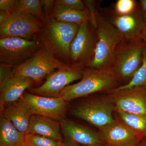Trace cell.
Listing matches in <instances>:
<instances>
[{
  "instance_id": "e0dca14e",
  "label": "cell",
  "mask_w": 146,
  "mask_h": 146,
  "mask_svg": "<svg viewBox=\"0 0 146 146\" xmlns=\"http://www.w3.org/2000/svg\"><path fill=\"white\" fill-rule=\"evenodd\" d=\"M1 115L9 120L22 133L26 134L32 113L25 100L20 99L4 108Z\"/></svg>"
},
{
  "instance_id": "603a6c76",
  "label": "cell",
  "mask_w": 146,
  "mask_h": 146,
  "mask_svg": "<svg viewBox=\"0 0 146 146\" xmlns=\"http://www.w3.org/2000/svg\"><path fill=\"white\" fill-rule=\"evenodd\" d=\"M18 11L30 13L43 23L45 21L40 0H18Z\"/></svg>"
},
{
  "instance_id": "e575fe53",
  "label": "cell",
  "mask_w": 146,
  "mask_h": 146,
  "mask_svg": "<svg viewBox=\"0 0 146 146\" xmlns=\"http://www.w3.org/2000/svg\"><path fill=\"white\" fill-rule=\"evenodd\" d=\"M94 146H112L110 145H108V144L104 143L101 144V145H96Z\"/></svg>"
},
{
  "instance_id": "ba28073f",
  "label": "cell",
  "mask_w": 146,
  "mask_h": 146,
  "mask_svg": "<svg viewBox=\"0 0 146 146\" xmlns=\"http://www.w3.org/2000/svg\"><path fill=\"white\" fill-rule=\"evenodd\" d=\"M68 65L55 58L42 47L26 62L13 67V72L15 75L29 78L38 83L50 73Z\"/></svg>"
},
{
  "instance_id": "1f68e13d",
  "label": "cell",
  "mask_w": 146,
  "mask_h": 146,
  "mask_svg": "<svg viewBox=\"0 0 146 146\" xmlns=\"http://www.w3.org/2000/svg\"><path fill=\"white\" fill-rule=\"evenodd\" d=\"M62 146H79L69 141L64 140Z\"/></svg>"
},
{
  "instance_id": "f546056e",
  "label": "cell",
  "mask_w": 146,
  "mask_h": 146,
  "mask_svg": "<svg viewBox=\"0 0 146 146\" xmlns=\"http://www.w3.org/2000/svg\"><path fill=\"white\" fill-rule=\"evenodd\" d=\"M42 9L45 20L49 18L50 15L54 5L53 0H41Z\"/></svg>"
},
{
  "instance_id": "484cf974",
  "label": "cell",
  "mask_w": 146,
  "mask_h": 146,
  "mask_svg": "<svg viewBox=\"0 0 146 146\" xmlns=\"http://www.w3.org/2000/svg\"><path fill=\"white\" fill-rule=\"evenodd\" d=\"M54 5L62 6L77 10L87 9L83 1L82 0H56L54 1Z\"/></svg>"
},
{
  "instance_id": "ffe728a7",
  "label": "cell",
  "mask_w": 146,
  "mask_h": 146,
  "mask_svg": "<svg viewBox=\"0 0 146 146\" xmlns=\"http://www.w3.org/2000/svg\"><path fill=\"white\" fill-rule=\"evenodd\" d=\"M25 135L18 131L9 120L1 115L0 146L25 145Z\"/></svg>"
},
{
  "instance_id": "836d02e7",
  "label": "cell",
  "mask_w": 146,
  "mask_h": 146,
  "mask_svg": "<svg viewBox=\"0 0 146 146\" xmlns=\"http://www.w3.org/2000/svg\"><path fill=\"white\" fill-rule=\"evenodd\" d=\"M134 146H146V142L145 141H142L139 142L138 144Z\"/></svg>"
},
{
  "instance_id": "f1b7e54d",
  "label": "cell",
  "mask_w": 146,
  "mask_h": 146,
  "mask_svg": "<svg viewBox=\"0 0 146 146\" xmlns=\"http://www.w3.org/2000/svg\"><path fill=\"white\" fill-rule=\"evenodd\" d=\"M91 16V23L94 28L96 27V16L97 11V1L93 0L83 1Z\"/></svg>"
},
{
  "instance_id": "5b68a950",
  "label": "cell",
  "mask_w": 146,
  "mask_h": 146,
  "mask_svg": "<svg viewBox=\"0 0 146 146\" xmlns=\"http://www.w3.org/2000/svg\"><path fill=\"white\" fill-rule=\"evenodd\" d=\"M43 23L35 16L24 11L9 13L0 11V37L35 38Z\"/></svg>"
},
{
  "instance_id": "44dd1931",
  "label": "cell",
  "mask_w": 146,
  "mask_h": 146,
  "mask_svg": "<svg viewBox=\"0 0 146 146\" xmlns=\"http://www.w3.org/2000/svg\"><path fill=\"white\" fill-rule=\"evenodd\" d=\"M146 87V45L145 44L142 52V63L141 67L129 82L108 91V93L124 91L137 87Z\"/></svg>"
},
{
  "instance_id": "3957f363",
  "label": "cell",
  "mask_w": 146,
  "mask_h": 146,
  "mask_svg": "<svg viewBox=\"0 0 146 146\" xmlns=\"http://www.w3.org/2000/svg\"><path fill=\"white\" fill-rule=\"evenodd\" d=\"M119 82L111 69L98 70L86 68L83 77L77 83L66 86L60 97L68 102L100 91H108L118 87Z\"/></svg>"
},
{
  "instance_id": "d6986e66",
  "label": "cell",
  "mask_w": 146,
  "mask_h": 146,
  "mask_svg": "<svg viewBox=\"0 0 146 146\" xmlns=\"http://www.w3.org/2000/svg\"><path fill=\"white\" fill-rule=\"evenodd\" d=\"M49 18L80 26L91 21V15L87 9L85 10H77L60 5H54Z\"/></svg>"
},
{
  "instance_id": "83f0119b",
  "label": "cell",
  "mask_w": 146,
  "mask_h": 146,
  "mask_svg": "<svg viewBox=\"0 0 146 146\" xmlns=\"http://www.w3.org/2000/svg\"><path fill=\"white\" fill-rule=\"evenodd\" d=\"M18 0H0V11L9 13L18 11Z\"/></svg>"
},
{
  "instance_id": "d6a6232c",
  "label": "cell",
  "mask_w": 146,
  "mask_h": 146,
  "mask_svg": "<svg viewBox=\"0 0 146 146\" xmlns=\"http://www.w3.org/2000/svg\"><path fill=\"white\" fill-rule=\"evenodd\" d=\"M142 38L146 45V23L144 27L143 31V34H142Z\"/></svg>"
},
{
  "instance_id": "5bb4252c",
  "label": "cell",
  "mask_w": 146,
  "mask_h": 146,
  "mask_svg": "<svg viewBox=\"0 0 146 146\" xmlns=\"http://www.w3.org/2000/svg\"><path fill=\"white\" fill-rule=\"evenodd\" d=\"M105 18L117 30L122 39H142L146 22L141 8L130 15L118 16L113 12Z\"/></svg>"
},
{
  "instance_id": "4316f807",
  "label": "cell",
  "mask_w": 146,
  "mask_h": 146,
  "mask_svg": "<svg viewBox=\"0 0 146 146\" xmlns=\"http://www.w3.org/2000/svg\"><path fill=\"white\" fill-rule=\"evenodd\" d=\"M15 76L13 67L1 63L0 64V85Z\"/></svg>"
},
{
  "instance_id": "9a60e30c",
  "label": "cell",
  "mask_w": 146,
  "mask_h": 146,
  "mask_svg": "<svg viewBox=\"0 0 146 146\" xmlns=\"http://www.w3.org/2000/svg\"><path fill=\"white\" fill-rule=\"evenodd\" d=\"M65 140L79 146H94L104 144L99 133L69 120L60 121Z\"/></svg>"
},
{
  "instance_id": "7c38bea8",
  "label": "cell",
  "mask_w": 146,
  "mask_h": 146,
  "mask_svg": "<svg viewBox=\"0 0 146 146\" xmlns=\"http://www.w3.org/2000/svg\"><path fill=\"white\" fill-rule=\"evenodd\" d=\"M116 111L141 115L146 118V87L109 93Z\"/></svg>"
},
{
  "instance_id": "52a82bcc",
  "label": "cell",
  "mask_w": 146,
  "mask_h": 146,
  "mask_svg": "<svg viewBox=\"0 0 146 146\" xmlns=\"http://www.w3.org/2000/svg\"><path fill=\"white\" fill-rule=\"evenodd\" d=\"M42 47L36 38H2L0 39V62L13 67L19 66L31 58Z\"/></svg>"
},
{
  "instance_id": "2e32d148",
  "label": "cell",
  "mask_w": 146,
  "mask_h": 146,
  "mask_svg": "<svg viewBox=\"0 0 146 146\" xmlns=\"http://www.w3.org/2000/svg\"><path fill=\"white\" fill-rule=\"evenodd\" d=\"M32 79L15 75L0 85V109L17 101L22 98L28 89H31L34 83Z\"/></svg>"
},
{
  "instance_id": "d590c367",
  "label": "cell",
  "mask_w": 146,
  "mask_h": 146,
  "mask_svg": "<svg viewBox=\"0 0 146 146\" xmlns=\"http://www.w3.org/2000/svg\"><path fill=\"white\" fill-rule=\"evenodd\" d=\"M26 146V145H24V146Z\"/></svg>"
},
{
  "instance_id": "7402d4cb",
  "label": "cell",
  "mask_w": 146,
  "mask_h": 146,
  "mask_svg": "<svg viewBox=\"0 0 146 146\" xmlns=\"http://www.w3.org/2000/svg\"><path fill=\"white\" fill-rule=\"evenodd\" d=\"M120 121L133 130L146 136V118L141 115L117 111Z\"/></svg>"
},
{
  "instance_id": "7a4b0ae2",
  "label": "cell",
  "mask_w": 146,
  "mask_h": 146,
  "mask_svg": "<svg viewBox=\"0 0 146 146\" xmlns=\"http://www.w3.org/2000/svg\"><path fill=\"white\" fill-rule=\"evenodd\" d=\"M96 21V44L94 58L88 68L110 70L115 49L122 37L116 28L98 10Z\"/></svg>"
},
{
  "instance_id": "ac0fdd59",
  "label": "cell",
  "mask_w": 146,
  "mask_h": 146,
  "mask_svg": "<svg viewBox=\"0 0 146 146\" xmlns=\"http://www.w3.org/2000/svg\"><path fill=\"white\" fill-rule=\"evenodd\" d=\"M60 130V121L44 116L33 115L30 118L26 134L39 135L63 142Z\"/></svg>"
},
{
  "instance_id": "277c9868",
  "label": "cell",
  "mask_w": 146,
  "mask_h": 146,
  "mask_svg": "<svg viewBox=\"0 0 146 146\" xmlns=\"http://www.w3.org/2000/svg\"><path fill=\"white\" fill-rule=\"evenodd\" d=\"M145 44L143 39H122L118 44L110 69L118 82L125 84L131 80L142 64V52Z\"/></svg>"
},
{
  "instance_id": "4fadbf2b",
  "label": "cell",
  "mask_w": 146,
  "mask_h": 146,
  "mask_svg": "<svg viewBox=\"0 0 146 146\" xmlns=\"http://www.w3.org/2000/svg\"><path fill=\"white\" fill-rule=\"evenodd\" d=\"M99 133L105 143L112 146H134L144 137L120 120H115L100 129Z\"/></svg>"
},
{
  "instance_id": "6da1fadb",
  "label": "cell",
  "mask_w": 146,
  "mask_h": 146,
  "mask_svg": "<svg viewBox=\"0 0 146 146\" xmlns=\"http://www.w3.org/2000/svg\"><path fill=\"white\" fill-rule=\"evenodd\" d=\"M80 25L49 18L43 23L35 38L48 52L62 63L71 65L70 49Z\"/></svg>"
},
{
  "instance_id": "d4e9b609",
  "label": "cell",
  "mask_w": 146,
  "mask_h": 146,
  "mask_svg": "<svg viewBox=\"0 0 146 146\" xmlns=\"http://www.w3.org/2000/svg\"><path fill=\"white\" fill-rule=\"evenodd\" d=\"M63 142L39 135H25V145L27 146H62Z\"/></svg>"
},
{
  "instance_id": "9c48e42d",
  "label": "cell",
  "mask_w": 146,
  "mask_h": 146,
  "mask_svg": "<svg viewBox=\"0 0 146 146\" xmlns=\"http://www.w3.org/2000/svg\"><path fill=\"white\" fill-rule=\"evenodd\" d=\"M96 42V29L91 22L80 26L70 49L71 65L82 69L88 68L94 57Z\"/></svg>"
},
{
  "instance_id": "30bf717a",
  "label": "cell",
  "mask_w": 146,
  "mask_h": 146,
  "mask_svg": "<svg viewBox=\"0 0 146 146\" xmlns=\"http://www.w3.org/2000/svg\"><path fill=\"white\" fill-rule=\"evenodd\" d=\"M83 70L71 65L57 69L47 76L46 81L41 86L29 89L30 93L41 96L59 98L60 92L66 86L82 78Z\"/></svg>"
},
{
  "instance_id": "8fae6325",
  "label": "cell",
  "mask_w": 146,
  "mask_h": 146,
  "mask_svg": "<svg viewBox=\"0 0 146 146\" xmlns=\"http://www.w3.org/2000/svg\"><path fill=\"white\" fill-rule=\"evenodd\" d=\"M33 115H40L60 121L63 119L68 104L61 97L57 98L36 96L25 91L22 97Z\"/></svg>"
},
{
  "instance_id": "cb8c5ba5",
  "label": "cell",
  "mask_w": 146,
  "mask_h": 146,
  "mask_svg": "<svg viewBox=\"0 0 146 146\" xmlns=\"http://www.w3.org/2000/svg\"><path fill=\"white\" fill-rule=\"evenodd\" d=\"M141 8L140 3L135 0H118L113 12L118 16H126L134 13Z\"/></svg>"
},
{
  "instance_id": "8992f818",
  "label": "cell",
  "mask_w": 146,
  "mask_h": 146,
  "mask_svg": "<svg viewBox=\"0 0 146 146\" xmlns=\"http://www.w3.org/2000/svg\"><path fill=\"white\" fill-rule=\"evenodd\" d=\"M115 105L109 96L95 97L82 102L72 109L73 115L99 128L115 121Z\"/></svg>"
},
{
  "instance_id": "4dcf8cb0",
  "label": "cell",
  "mask_w": 146,
  "mask_h": 146,
  "mask_svg": "<svg viewBox=\"0 0 146 146\" xmlns=\"http://www.w3.org/2000/svg\"><path fill=\"white\" fill-rule=\"evenodd\" d=\"M142 13L146 23V0H140L139 2Z\"/></svg>"
}]
</instances>
